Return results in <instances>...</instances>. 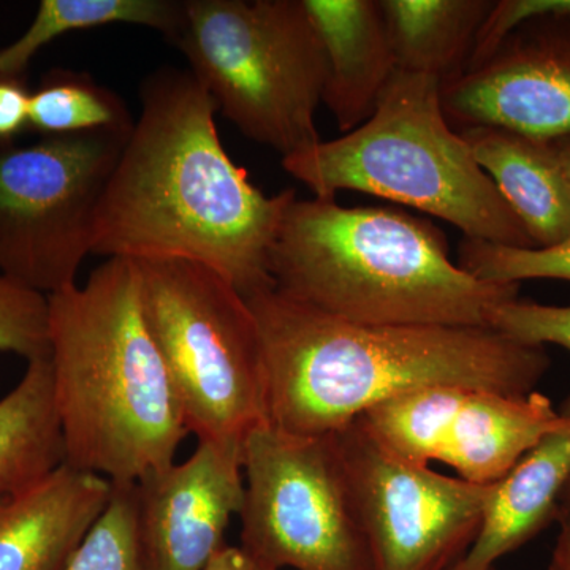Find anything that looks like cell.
I'll list each match as a JSON object with an SVG mask.
<instances>
[{"instance_id": "cell-2", "label": "cell", "mask_w": 570, "mask_h": 570, "mask_svg": "<svg viewBox=\"0 0 570 570\" xmlns=\"http://www.w3.org/2000/svg\"><path fill=\"white\" fill-rule=\"evenodd\" d=\"M261 333L269 425L335 434L397 396L441 385L527 396L550 367L546 347L491 326L362 325L279 288L245 296Z\"/></svg>"}, {"instance_id": "cell-9", "label": "cell", "mask_w": 570, "mask_h": 570, "mask_svg": "<svg viewBox=\"0 0 570 570\" xmlns=\"http://www.w3.org/2000/svg\"><path fill=\"white\" fill-rule=\"evenodd\" d=\"M130 132L0 142V273L45 296L77 285L94 220Z\"/></svg>"}, {"instance_id": "cell-5", "label": "cell", "mask_w": 570, "mask_h": 570, "mask_svg": "<svg viewBox=\"0 0 570 570\" xmlns=\"http://www.w3.org/2000/svg\"><path fill=\"white\" fill-rule=\"evenodd\" d=\"M442 82L397 70L376 111L352 132L284 157L283 167L318 198L376 195L455 225L469 239L535 247L442 110Z\"/></svg>"}, {"instance_id": "cell-10", "label": "cell", "mask_w": 570, "mask_h": 570, "mask_svg": "<svg viewBox=\"0 0 570 570\" xmlns=\"http://www.w3.org/2000/svg\"><path fill=\"white\" fill-rule=\"evenodd\" d=\"M374 570H453L482 528L491 485L420 466L358 420L335 433Z\"/></svg>"}, {"instance_id": "cell-23", "label": "cell", "mask_w": 570, "mask_h": 570, "mask_svg": "<svg viewBox=\"0 0 570 570\" xmlns=\"http://www.w3.org/2000/svg\"><path fill=\"white\" fill-rule=\"evenodd\" d=\"M459 266L480 281L519 284L527 279L570 283V238L550 247H513L464 238Z\"/></svg>"}, {"instance_id": "cell-27", "label": "cell", "mask_w": 570, "mask_h": 570, "mask_svg": "<svg viewBox=\"0 0 570 570\" xmlns=\"http://www.w3.org/2000/svg\"><path fill=\"white\" fill-rule=\"evenodd\" d=\"M205 570H276L258 561L242 547H225Z\"/></svg>"}, {"instance_id": "cell-7", "label": "cell", "mask_w": 570, "mask_h": 570, "mask_svg": "<svg viewBox=\"0 0 570 570\" xmlns=\"http://www.w3.org/2000/svg\"><path fill=\"white\" fill-rule=\"evenodd\" d=\"M142 317L198 441H242L268 423L264 354L245 296L209 266L134 261Z\"/></svg>"}, {"instance_id": "cell-3", "label": "cell", "mask_w": 570, "mask_h": 570, "mask_svg": "<svg viewBox=\"0 0 570 570\" xmlns=\"http://www.w3.org/2000/svg\"><path fill=\"white\" fill-rule=\"evenodd\" d=\"M48 325L66 464L137 483L175 463L190 433L142 317L135 262L110 257L85 285L48 296Z\"/></svg>"}, {"instance_id": "cell-31", "label": "cell", "mask_w": 570, "mask_h": 570, "mask_svg": "<svg viewBox=\"0 0 570 570\" xmlns=\"http://www.w3.org/2000/svg\"><path fill=\"white\" fill-rule=\"evenodd\" d=\"M491 570H494V569H491Z\"/></svg>"}, {"instance_id": "cell-14", "label": "cell", "mask_w": 570, "mask_h": 570, "mask_svg": "<svg viewBox=\"0 0 570 570\" xmlns=\"http://www.w3.org/2000/svg\"><path fill=\"white\" fill-rule=\"evenodd\" d=\"M111 491L110 480L62 464L0 498V570H63Z\"/></svg>"}, {"instance_id": "cell-26", "label": "cell", "mask_w": 570, "mask_h": 570, "mask_svg": "<svg viewBox=\"0 0 570 570\" xmlns=\"http://www.w3.org/2000/svg\"><path fill=\"white\" fill-rule=\"evenodd\" d=\"M31 92L21 78H0V142H11L29 126Z\"/></svg>"}, {"instance_id": "cell-22", "label": "cell", "mask_w": 570, "mask_h": 570, "mask_svg": "<svg viewBox=\"0 0 570 570\" xmlns=\"http://www.w3.org/2000/svg\"><path fill=\"white\" fill-rule=\"evenodd\" d=\"M63 570H148L138 534L135 483H112L107 508Z\"/></svg>"}, {"instance_id": "cell-11", "label": "cell", "mask_w": 570, "mask_h": 570, "mask_svg": "<svg viewBox=\"0 0 570 570\" xmlns=\"http://www.w3.org/2000/svg\"><path fill=\"white\" fill-rule=\"evenodd\" d=\"M356 420L396 455L420 466L441 461L474 485L499 482L564 423L542 393L513 396L456 385L397 396Z\"/></svg>"}, {"instance_id": "cell-18", "label": "cell", "mask_w": 570, "mask_h": 570, "mask_svg": "<svg viewBox=\"0 0 570 570\" xmlns=\"http://www.w3.org/2000/svg\"><path fill=\"white\" fill-rule=\"evenodd\" d=\"M397 70L442 85L466 70L493 0H381Z\"/></svg>"}, {"instance_id": "cell-20", "label": "cell", "mask_w": 570, "mask_h": 570, "mask_svg": "<svg viewBox=\"0 0 570 570\" xmlns=\"http://www.w3.org/2000/svg\"><path fill=\"white\" fill-rule=\"evenodd\" d=\"M184 17V0H41L28 31L0 50V78H21L33 55L63 33L100 26H142L175 43Z\"/></svg>"}, {"instance_id": "cell-6", "label": "cell", "mask_w": 570, "mask_h": 570, "mask_svg": "<svg viewBox=\"0 0 570 570\" xmlns=\"http://www.w3.org/2000/svg\"><path fill=\"white\" fill-rule=\"evenodd\" d=\"M175 47L217 111L281 156L321 140L324 43L303 0H184Z\"/></svg>"}, {"instance_id": "cell-4", "label": "cell", "mask_w": 570, "mask_h": 570, "mask_svg": "<svg viewBox=\"0 0 570 570\" xmlns=\"http://www.w3.org/2000/svg\"><path fill=\"white\" fill-rule=\"evenodd\" d=\"M285 295L362 325L490 326L519 284L480 281L450 258L433 224L314 197L288 206L269 254Z\"/></svg>"}, {"instance_id": "cell-13", "label": "cell", "mask_w": 570, "mask_h": 570, "mask_svg": "<svg viewBox=\"0 0 570 570\" xmlns=\"http://www.w3.org/2000/svg\"><path fill=\"white\" fill-rule=\"evenodd\" d=\"M242 441H198L189 459L135 483L148 570H205L245 501Z\"/></svg>"}, {"instance_id": "cell-25", "label": "cell", "mask_w": 570, "mask_h": 570, "mask_svg": "<svg viewBox=\"0 0 570 570\" xmlns=\"http://www.w3.org/2000/svg\"><path fill=\"white\" fill-rule=\"evenodd\" d=\"M490 326L530 346L557 344L570 352V306L540 305L517 296L491 313Z\"/></svg>"}, {"instance_id": "cell-1", "label": "cell", "mask_w": 570, "mask_h": 570, "mask_svg": "<svg viewBox=\"0 0 570 570\" xmlns=\"http://www.w3.org/2000/svg\"><path fill=\"white\" fill-rule=\"evenodd\" d=\"M140 94V118L97 208L92 254L197 262L243 296L275 287L269 254L295 189L266 195L249 181L190 71H154Z\"/></svg>"}, {"instance_id": "cell-24", "label": "cell", "mask_w": 570, "mask_h": 570, "mask_svg": "<svg viewBox=\"0 0 570 570\" xmlns=\"http://www.w3.org/2000/svg\"><path fill=\"white\" fill-rule=\"evenodd\" d=\"M48 296L22 287L0 273V352L28 362L50 355Z\"/></svg>"}, {"instance_id": "cell-21", "label": "cell", "mask_w": 570, "mask_h": 570, "mask_svg": "<svg viewBox=\"0 0 570 570\" xmlns=\"http://www.w3.org/2000/svg\"><path fill=\"white\" fill-rule=\"evenodd\" d=\"M29 126L45 137L121 130L130 132L135 121L126 104L88 73L51 71L31 92Z\"/></svg>"}, {"instance_id": "cell-8", "label": "cell", "mask_w": 570, "mask_h": 570, "mask_svg": "<svg viewBox=\"0 0 570 570\" xmlns=\"http://www.w3.org/2000/svg\"><path fill=\"white\" fill-rule=\"evenodd\" d=\"M242 549L281 570H374L335 434L261 425L243 445Z\"/></svg>"}, {"instance_id": "cell-28", "label": "cell", "mask_w": 570, "mask_h": 570, "mask_svg": "<svg viewBox=\"0 0 570 570\" xmlns=\"http://www.w3.org/2000/svg\"><path fill=\"white\" fill-rule=\"evenodd\" d=\"M549 570H570V534L561 530L554 546Z\"/></svg>"}, {"instance_id": "cell-29", "label": "cell", "mask_w": 570, "mask_h": 570, "mask_svg": "<svg viewBox=\"0 0 570 570\" xmlns=\"http://www.w3.org/2000/svg\"><path fill=\"white\" fill-rule=\"evenodd\" d=\"M551 148H553L554 156H557L558 164H560L562 174L570 187V135L568 137L557 138V140L550 141Z\"/></svg>"}, {"instance_id": "cell-12", "label": "cell", "mask_w": 570, "mask_h": 570, "mask_svg": "<svg viewBox=\"0 0 570 570\" xmlns=\"http://www.w3.org/2000/svg\"><path fill=\"white\" fill-rule=\"evenodd\" d=\"M527 17L485 62L442 85V110L456 132L570 135V0H527Z\"/></svg>"}, {"instance_id": "cell-15", "label": "cell", "mask_w": 570, "mask_h": 570, "mask_svg": "<svg viewBox=\"0 0 570 570\" xmlns=\"http://www.w3.org/2000/svg\"><path fill=\"white\" fill-rule=\"evenodd\" d=\"M326 58L324 99L341 132L376 111L397 71L395 52L377 0H303Z\"/></svg>"}, {"instance_id": "cell-30", "label": "cell", "mask_w": 570, "mask_h": 570, "mask_svg": "<svg viewBox=\"0 0 570 570\" xmlns=\"http://www.w3.org/2000/svg\"><path fill=\"white\" fill-rule=\"evenodd\" d=\"M557 521L561 524V530L568 531L570 534V482L562 491Z\"/></svg>"}, {"instance_id": "cell-17", "label": "cell", "mask_w": 570, "mask_h": 570, "mask_svg": "<svg viewBox=\"0 0 570 570\" xmlns=\"http://www.w3.org/2000/svg\"><path fill=\"white\" fill-rule=\"evenodd\" d=\"M460 134L535 247L557 246L570 238V187L550 141L497 127Z\"/></svg>"}, {"instance_id": "cell-19", "label": "cell", "mask_w": 570, "mask_h": 570, "mask_svg": "<svg viewBox=\"0 0 570 570\" xmlns=\"http://www.w3.org/2000/svg\"><path fill=\"white\" fill-rule=\"evenodd\" d=\"M66 464L50 355L28 362L17 387L0 400V498Z\"/></svg>"}, {"instance_id": "cell-16", "label": "cell", "mask_w": 570, "mask_h": 570, "mask_svg": "<svg viewBox=\"0 0 570 570\" xmlns=\"http://www.w3.org/2000/svg\"><path fill=\"white\" fill-rule=\"evenodd\" d=\"M564 423L546 434L508 474L493 483L482 528L464 560L453 570H491L557 521L562 491L570 482V401Z\"/></svg>"}]
</instances>
